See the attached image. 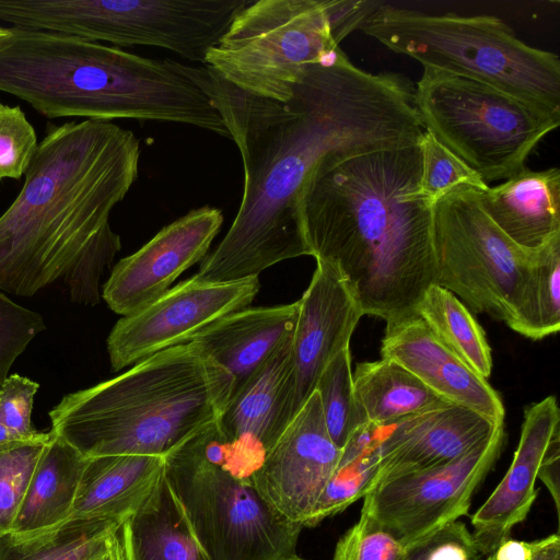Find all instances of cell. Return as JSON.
Masks as SVG:
<instances>
[{
    "label": "cell",
    "instance_id": "9a60e30c",
    "mask_svg": "<svg viewBox=\"0 0 560 560\" xmlns=\"http://www.w3.org/2000/svg\"><path fill=\"white\" fill-rule=\"evenodd\" d=\"M299 304L289 358L285 428L315 392L327 364L350 347L351 336L363 316L339 272L320 260H316Z\"/></svg>",
    "mask_w": 560,
    "mask_h": 560
},
{
    "label": "cell",
    "instance_id": "60d3db41",
    "mask_svg": "<svg viewBox=\"0 0 560 560\" xmlns=\"http://www.w3.org/2000/svg\"><path fill=\"white\" fill-rule=\"evenodd\" d=\"M491 556L493 560H529L530 542L509 537L499 545Z\"/></svg>",
    "mask_w": 560,
    "mask_h": 560
},
{
    "label": "cell",
    "instance_id": "ba28073f",
    "mask_svg": "<svg viewBox=\"0 0 560 560\" xmlns=\"http://www.w3.org/2000/svg\"><path fill=\"white\" fill-rule=\"evenodd\" d=\"M415 107L423 129L487 185L524 170L560 125V112L432 68H423L415 86Z\"/></svg>",
    "mask_w": 560,
    "mask_h": 560
},
{
    "label": "cell",
    "instance_id": "7a4b0ae2",
    "mask_svg": "<svg viewBox=\"0 0 560 560\" xmlns=\"http://www.w3.org/2000/svg\"><path fill=\"white\" fill-rule=\"evenodd\" d=\"M140 143L107 120L50 126L24 184L0 215V290L20 296L61 283L95 305L121 248L109 215L138 176Z\"/></svg>",
    "mask_w": 560,
    "mask_h": 560
},
{
    "label": "cell",
    "instance_id": "30bf717a",
    "mask_svg": "<svg viewBox=\"0 0 560 560\" xmlns=\"http://www.w3.org/2000/svg\"><path fill=\"white\" fill-rule=\"evenodd\" d=\"M337 47L325 0H253L203 66L245 92L287 102L305 66Z\"/></svg>",
    "mask_w": 560,
    "mask_h": 560
},
{
    "label": "cell",
    "instance_id": "4fadbf2b",
    "mask_svg": "<svg viewBox=\"0 0 560 560\" xmlns=\"http://www.w3.org/2000/svg\"><path fill=\"white\" fill-rule=\"evenodd\" d=\"M258 291V277L208 282L194 276L182 281L114 325L106 341L112 371L189 342L222 317L246 308Z\"/></svg>",
    "mask_w": 560,
    "mask_h": 560
},
{
    "label": "cell",
    "instance_id": "ac0fdd59",
    "mask_svg": "<svg viewBox=\"0 0 560 560\" xmlns=\"http://www.w3.org/2000/svg\"><path fill=\"white\" fill-rule=\"evenodd\" d=\"M381 358L408 370L443 400L493 423L503 422L505 410L499 394L444 346L417 313L386 323Z\"/></svg>",
    "mask_w": 560,
    "mask_h": 560
},
{
    "label": "cell",
    "instance_id": "f546056e",
    "mask_svg": "<svg viewBox=\"0 0 560 560\" xmlns=\"http://www.w3.org/2000/svg\"><path fill=\"white\" fill-rule=\"evenodd\" d=\"M514 331L533 340L560 328V236L536 249L512 319Z\"/></svg>",
    "mask_w": 560,
    "mask_h": 560
},
{
    "label": "cell",
    "instance_id": "1f68e13d",
    "mask_svg": "<svg viewBox=\"0 0 560 560\" xmlns=\"http://www.w3.org/2000/svg\"><path fill=\"white\" fill-rule=\"evenodd\" d=\"M51 430L30 440L0 444V536L11 532L33 471Z\"/></svg>",
    "mask_w": 560,
    "mask_h": 560
},
{
    "label": "cell",
    "instance_id": "6da1fadb",
    "mask_svg": "<svg viewBox=\"0 0 560 560\" xmlns=\"http://www.w3.org/2000/svg\"><path fill=\"white\" fill-rule=\"evenodd\" d=\"M171 62L211 100L244 167L241 205L195 275L202 281L258 277L282 260L311 256L300 196L316 164L332 154L416 145L424 132L412 82L401 73L366 72L340 47L305 66L287 102L245 92L207 66Z\"/></svg>",
    "mask_w": 560,
    "mask_h": 560
},
{
    "label": "cell",
    "instance_id": "9c48e42d",
    "mask_svg": "<svg viewBox=\"0 0 560 560\" xmlns=\"http://www.w3.org/2000/svg\"><path fill=\"white\" fill-rule=\"evenodd\" d=\"M253 0H27L22 24L116 46H154L205 65Z\"/></svg>",
    "mask_w": 560,
    "mask_h": 560
},
{
    "label": "cell",
    "instance_id": "f1b7e54d",
    "mask_svg": "<svg viewBox=\"0 0 560 560\" xmlns=\"http://www.w3.org/2000/svg\"><path fill=\"white\" fill-rule=\"evenodd\" d=\"M380 428L366 424L341 450L338 465L327 482L306 527L334 516L362 499L380 470Z\"/></svg>",
    "mask_w": 560,
    "mask_h": 560
},
{
    "label": "cell",
    "instance_id": "2e32d148",
    "mask_svg": "<svg viewBox=\"0 0 560 560\" xmlns=\"http://www.w3.org/2000/svg\"><path fill=\"white\" fill-rule=\"evenodd\" d=\"M222 223L221 210L205 206L165 225L114 266L102 291L108 307L128 316L155 301L184 271L205 259Z\"/></svg>",
    "mask_w": 560,
    "mask_h": 560
},
{
    "label": "cell",
    "instance_id": "603a6c76",
    "mask_svg": "<svg viewBox=\"0 0 560 560\" xmlns=\"http://www.w3.org/2000/svg\"><path fill=\"white\" fill-rule=\"evenodd\" d=\"M163 467L164 457L154 455L86 457L66 521L98 518L122 524L149 497Z\"/></svg>",
    "mask_w": 560,
    "mask_h": 560
},
{
    "label": "cell",
    "instance_id": "3957f363",
    "mask_svg": "<svg viewBox=\"0 0 560 560\" xmlns=\"http://www.w3.org/2000/svg\"><path fill=\"white\" fill-rule=\"evenodd\" d=\"M420 176L419 143L332 154L300 196L311 256L339 272L363 315L386 323L416 313L435 280L432 202Z\"/></svg>",
    "mask_w": 560,
    "mask_h": 560
},
{
    "label": "cell",
    "instance_id": "8fae6325",
    "mask_svg": "<svg viewBox=\"0 0 560 560\" xmlns=\"http://www.w3.org/2000/svg\"><path fill=\"white\" fill-rule=\"evenodd\" d=\"M479 190L459 185L432 205L434 284L458 296L475 313L508 325L535 250L515 244L490 220Z\"/></svg>",
    "mask_w": 560,
    "mask_h": 560
},
{
    "label": "cell",
    "instance_id": "e575fe53",
    "mask_svg": "<svg viewBox=\"0 0 560 560\" xmlns=\"http://www.w3.org/2000/svg\"><path fill=\"white\" fill-rule=\"evenodd\" d=\"M46 329L37 312L25 308L0 293V385L30 342Z\"/></svg>",
    "mask_w": 560,
    "mask_h": 560
},
{
    "label": "cell",
    "instance_id": "52a82bcc",
    "mask_svg": "<svg viewBox=\"0 0 560 560\" xmlns=\"http://www.w3.org/2000/svg\"><path fill=\"white\" fill-rule=\"evenodd\" d=\"M218 419L164 456V476L210 560H284L303 525L276 511L252 481L226 467Z\"/></svg>",
    "mask_w": 560,
    "mask_h": 560
},
{
    "label": "cell",
    "instance_id": "d6a6232c",
    "mask_svg": "<svg viewBox=\"0 0 560 560\" xmlns=\"http://www.w3.org/2000/svg\"><path fill=\"white\" fill-rule=\"evenodd\" d=\"M419 147L421 151L419 188L432 205L442 195L459 185H469L480 190L489 187L464 162L425 130Z\"/></svg>",
    "mask_w": 560,
    "mask_h": 560
},
{
    "label": "cell",
    "instance_id": "e0dca14e",
    "mask_svg": "<svg viewBox=\"0 0 560 560\" xmlns=\"http://www.w3.org/2000/svg\"><path fill=\"white\" fill-rule=\"evenodd\" d=\"M499 424L451 402L401 418L380 433L374 485L448 464L488 439Z\"/></svg>",
    "mask_w": 560,
    "mask_h": 560
},
{
    "label": "cell",
    "instance_id": "836d02e7",
    "mask_svg": "<svg viewBox=\"0 0 560 560\" xmlns=\"http://www.w3.org/2000/svg\"><path fill=\"white\" fill-rule=\"evenodd\" d=\"M37 147L36 131L22 108L0 103V182L25 175Z\"/></svg>",
    "mask_w": 560,
    "mask_h": 560
},
{
    "label": "cell",
    "instance_id": "8d00e7d4",
    "mask_svg": "<svg viewBox=\"0 0 560 560\" xmlns=\"http://www.w3.org/2000/svg\"><path fill=\"white\" fill-rule=\"evenodd\" d=\"M481 557L470 530L458 520L405 547L400 560H479Z\"/></svg>",
    "mask_w": 560,
    "mask_h": 560
},
{
    "label": "cell",
    "instance_id": "44dd1931",
    "mask_svg": "<svg viewBox=\"0 0 560 560\" xmlns=\"http://www.w3.org/2000/svg\"><path fill=\"white\" fill-rule=\"evenodd\" d=\"M299 301L231 313L192 337L199 349L233 378V392L244 385L293 332Z\"/></svg>",
    "mask_w": 560,
    "mask_h": 560
},
{
    "label": "cell",
    "instance_id": "cb8c5ba5",
    "mask_svg": "<svg viewBox=\"0 0 560 560\" xmlns=\"http://www.w3.org/2000/svg\"><path fill=\"white\" fill-rule=\"evenodd\" d=\"M119 537L125 560H210L164 472L145 501L122 522Z\"/></svg>",
    "mask_w": 560,
    "mask_h": 560
},
{
    "label": "cell",
    "instance_id": "f35d334b",
    "mask_svg": "<svg viewBox=\"0 0 560 560\" xmlns=\"http://www.w3.org/2000/svg\"><path fill=\"white\" fill-rule=\"evenodd\" d=\"M383 3L384 1L376 0H325V10L335 44L339 46L350 33L360 30L366 19Z\"/></svg>",
    "mask_w": 560,
    "mask_h": 560
},
{
    "label": "cell",
    "instance_id": "7402d4cb",
    "mask_svg": "<svg viewBox=\"0 0 560 560\" xmlns=\"http://www.w3.org/2000/svg\"><path fill=\"white\" fill-rule=\"evenodd\" d=\"M483 211L515 244L536 250L560 236V171L527 167L479 190Z\"/></svg>",
    "mask_w": 560,
    "mask_h": 560
},
{
    "label": "cell",
    "instance_id": "d590c367",
    "mask_svg": "<svg viewBox=\"0 0 560 560\" xmlns=\"http://www.w3.org/2000/svg\"><path fill=\"white\" fill-rule=\"evenodd\" d=\"M405 547L371 517L360 514L337 541L332 560H400Z\"/></svg>",
    "mask_w": 560,
    "mask_h": 560
},
{
    "label": "cell",
    "instance_id": "4316f807",
    "mask_svg": "<svg viewBox=\"0 0 560 560\" xmlns=\"http://www.w3.org/2000/svg\"><path fill=\"white\" fill-rule=\"evenodd\" d=\"M415 312L468 368L486 380L490 376L492 357L486 334L455 294L438 284H431Z\"/></svg>",
    "mask_w": 560,
    "mask_h": 560
},
{
    "label": "cell",
    "instance_id": "7bdbcfd3",
    "mask_svg": "<svg viewBox=\"0 0 560 560\" xmlns=\"http://www.w3.org/2000/svg\"><path fill=\"white\" fill-rule=\"evenodd\" d=\"M89 560H125L119 529L112 534L106 546Z\"/></svg>",
    "mask_w": 560,
    "mask_h": 560
},
{
    "label": "cell",
    "instance_id": "ffe728a7",
    "mask_svg": "<svg viewBox=\"0 0 560 560\" xmlns=\"http://www.w3.org/2000/svg\"><path fill=\"white\" fill-rule=\"evenodd\" d=\"M292 334L232 394L218 418L230 443L231 467L237 477L248 481H253L255 472L285 429L283 413Z\"/></svg>",
    "mask_w": 560,
    "mask_h": 560
},
{
    "label": "cell",
    "instance_id": "83f0119b",
    "mask_svg": "<svg viewBox=\"0 0 560 560\" xmlns=\"http://www.w3.org/2000/svg\"><path fill=\"white\" fill-rule=\"evenodd\" d=\"M121 523L69 520L30 535L0 536V560H89L102 550Z\"/></svg>",
    "mask_w": 560,
    "mask_h": 560
},
{
    "label": "cell",
    "instance_id": "b9f144b4",
    "mask_svg": "<svg viewBox=\"0 0 560 560\" xmlns=\"http://www.w3.org/2000/svg\"><path fill=\"white\" fill-rule=\"evenodd\" d=\"M529 560H560V537L558 534L530 541Z\"/></svg>",
    "mask_w": 560,
    "mask_h": 560
},
{
    "label": "cell",
    "instance_id": "277c9868",
    "mask_svg": "<svg viewBox=\"0 0 560 560\" xmlns=\"http://www.w3.org/2000/svg\"><path fill=\"white\" fill-rule=\"evenodd\" d=\"M0 91L47 118L179 122L231 138L208 95L170 59L56 32L0 26Z\"/></svg>",
    "mask_w": 560,
    "mask_h": 560
},
{
    "label": "cell",
    "instance_id": "8992f818",
    "mask_svg": "<svg viewBox=\"0 0 560 560\" xmlns=\"http://www.w3.org/2000/svg\"><path fill=\"white\" fill-rule=\"evenodd\" d=\"M360 30L423 68L466 77L560 112V60L521 40L500 18L434 14L384 2Z\"/></svg>",
    "mask_w": 560,
    "mask_h": 560
},
{
    "label": "cell",
    "instance_id": "484cf974",
    "mask_svg": "<svg viewBox=\"0 0 560 560\" xmlns=\"http://www.w3.org/2000/svg\"><path fill=\"white\" fill-rule=\"evenodd\" d=\"M352 380L359 408L377 428L447 402L388 359L358 364Z\"/></svg>",
    "mask_w": 560,
    "mask_h": 560
},
{
    "label": "cell",
    "instance_id": "d6986e66",
    "mask_svg": "<svg viewBox=\"0 0 560 560\" xmlns=\"http://www.w3.org/2000/svg\"><path fill=\"white\" fill-rule=\"evenodd\" d=\"M560 431V411L555 396L524 410L521 436L512 463L488 499L471 517L475 545L482 557L492 555L522 523L537 498L536 481L550 440Z\"/></svg>",
    "mask_w": 560,
    "mask_h": 560
},
{
    "label": "cell",
    "instance_id": "d4e9b609",
    "mask_svg": "<svg viewBox=\"0 0 560 560\" xmlns=\"http://www.w3.org/2000/svg\"><path fill=\"white\" fill-rule=\"evenodd\" d=\"M85 464L86 457L51 430L10 533L30 535L63 523Z\"/></svg>",
    "mask_w": 560,
    "mask_h": 560
},
{
    "label": "cell",
    "instance_id": "7c38bea8",
    "mask_svg": "<svg viewBox=\"0 0 560 560\" xmlns=\"http://www.w3.org/2000/svg\"><path fill=\"white\" fill-rule=\"evenodd\" d=\"M504 423L462 457L436 467L375 483L360 514L375 521L404 547L468 513L478 487L499 458Z\"/></svg>",
    "mask_w": 560,
    "mask_h": 560
},
{
    "label": "cell",
    "instance_id": "5bb4252c",
    "mask_svg": "<svg viewBox=\"0 0 560 560\" xmlns=\"http://www.w3.org/2000/svg\"><path fill=\"white\" fill-rule=\"evenodd\" d=\"M340 456L315 390L268 452L253 483L276 511L306 527Z\"/></svg>",
    "mask_w": 560,
    "mask_h": 560
},
{
    "label": "cell",
    "instance_id": "74e56055",
    "mask_svg": "<svg viewBox=\"0 0 560 560\" xmlns=\"http://www.w3.org/2000/svg\"><path fill=\"white\" fill-rule=\"evenodd\" d=\"M39 384L11 374L0 385V420L18 440L37 438L42 432L32 424V410Z\"/></svg>",
    "mask_w": 560,
    "mask_h": 560
},
{
    "label": "cell",
    "instance_id": "4dcf8cb0",
    "mask_svg": "<svg viewBox=\"0 0 560 560\" xmlns=\"http://www.w3.org/2000/svg\"><path fill=\"white\" fill-rule=\"evenodd\" d=\"M315 390L327 432L342 450L358 430L369 424L354 397L350 347L327 364Z\"/></svg>",
    "mask_w": 560,
    "mask_h": 560
},
{
    "label": "cell",
    "instance_id": "ee69618b",
    "mask_svg": "<svg viewBox=\"0 0 560 560\" xmlns=\"http://www.w3.org/2000/svg\"><path fill=\"white\" fill-rule=\"evenodd\" d=\"M284 560H306L304 558H301L300 556H298L296 553L290 556L289 558L284 559Z\"/></svg>",
    "mask_w": 560,
    "mask_h": 560
},
{
    "label": "cell",
    "instance_id": "f6af8a7d",
    "mask_svg": "<svg viewBox=\"0 0 560 560\" xmlns=\"http://www.w3.org/2000/svg\"><path fill=\"white\" fill-rule=\"evenodd\" d=\"M479 560H493L492 556L481 557Z\"/></svg>",
    "mask_w": 560,
    "mask_h": 560
},
{
    "label": "cell",
    "instance_id": "5b68a950",
    "mask_svg": "<svg viewBox=\"0 0 560 560\" xmlns=\"http://www.w3.org/2000/svg\"><path fill=\"white\" fill-rule=\"evenodd\" d=\"M232 392V376L189 341L65 395L48 416L51 430L84 457H164L217 420Z\"/></svg>",
    "mask_w": 560,
    "mask_h": 560
},
{
    "label": "cell",
    "instance_id": "ab89813d",
    "mask_svg": "<svg viewBox=\"0 0 560 560\" xmlns=\"http://www.w3.org/2000/svg\"><path fill=\"white\" fill-rule=\"evenodd\" d=\"M538 479L548 489L559 517L560 514V431L556 432L550 440L542 456Z\"/></svg>",
    "mask_w": 560,
    "mask_h": 560
}]
</instances>
